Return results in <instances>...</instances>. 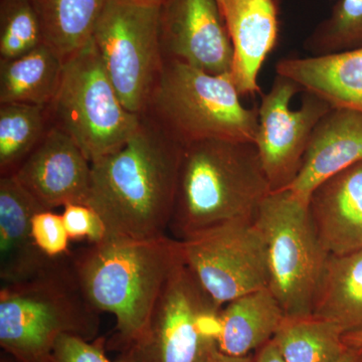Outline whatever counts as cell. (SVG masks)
<instances>
[{
    "mask_svg": "<svg viewBox=\"0 0 362 362\" xmlns=\"http://www.w3.org/2000/svg\"><path fill=\"white\" fill-rule=\"evenodd\" d=\"M183 146L142 115L125 144L90 163L86 204L101 216L106 239L166 235L173 214Z\"/></svg>",
    "mask_w": 362,
    "mask_h": 362,
    "instance_id": "1",
    "label": "cell"
},
{
    "mask_svg": "<svg viewBox=\"0 0 362 362\" xmlns=\"http://www.w3.org/2000/svg\"><path fill=\"white\" fill-rule=\"evenodd\" d=\"M272 192L252 142L206 139L183 146L168 232L185 242L254 223Z\"/></svg>",
    "mask_w": 362,
    "mask_h": 362,
    "instance_id": "2",
    "label": "cell"
},
{
    "mask_svg": "<svg viewBox=\"0 0 362 362\" xmlns=\"http://www.w3.org/2000/svg\"><path fill=\"white\" fill-rule=\"evenodd\" d=\"M71 261L90 303L115 316L116 333L108 346L121 352L141 334L185 257L182 243L166 235L151 240L105 239L71 252Z\"/></svg>",
    "mask_w": 362,
    "mask_h": 362,
    "instance_id": "3",
    "label": "cell"
},
{
    "mask_svg": "<svg viewBox=\"0 0 362 362\" xmlns=\"http://www.w3.org/2000/svg\"><path fill=\"white\" fill-rule=\"evenodd\" d=\"M100 315L78 283L71 254L52 259L35 277L0 288V346L18 362H51L61 335L96 339Z\"/></svg>",
    "mask_w": 362,
    "mask_h": 362,
    "instance_id": "4",
    "label": "cell"
},
{
    "mask_svg": "<svg viewBox=\"0 0 362 362\" xmlns=\"http://www.w3.org/2000/svg\"><path fill=\"white\" fill-rule=\"evenodd\" d=\"M240 98L232 73L214 75L164 59L142 115L181 146L206 139L255 143L258 107L247 108Z\"/></svg>",
    "mask_w": 362,
    "mask_h": 362,
    "instance_id": "5",
    "label": "cell"
},
{
    "mask_svg": "<svg viewBox=\"0 0 362 362\" xmlns=\"http://www.w3.org/2000/svg\"><path fill=\"white\" fill-rule=\"evenodd\" d=\"M47 113L51 125L70 136L90 163L122 147L142 119L121 102L93 39L64 59Z\"/></svg>",
    "mask_w": 362,
    "mask_h": 362,
    "instance_id": "6",
    "label": "cell"
},
{
    "mask_svg": "<svg viewBox=\"0 0 362 362\" xmlns=\"http://www.w3.org/2000/svg\"><path fill=\"white\" fill-rule=\"evenodd\" d=\"M254 223L266 243L268 288L285 315H312L329 254L317 235L308 204L290 189L272 192Z\"/></svg>",
    "mask_w": 362,
    "mask_h": 362,
    "instance_id": "7",
    "label": "cell"
},
{
    "mask_svg": "<svg viewBox=\"0 0 362 362\" xmlns=\"http://www.w3.org/2000/svg\"><path fill=\"white\" fill-rule=\"evenodd\" d=\"M221 310L183 261L141 334L119 357L126 362H209L218 349Z\"/></svg>",
    "mask_w": 362,
    "mask_h": 362,
    "instance_id": "8",
    "label": "cell"
},
{
    "mask_svg": "<svg viewBox=\"0 0 362 362\" xmlns=\"http://www.w3.org/2000/svg\"><path fill=\"white\" fill-rule=\"evenodd\" d=\"M162 4L111 0L92 39L107 75L126 108L142 115L164 64Z\"/></svg>",
    "mask_w": 362,
    "mask_h": 362,
    "instance_id": "9",
    "label": "cell"
},
{
    "mask_svg": "<svg viewBox=\"0 0 362 362\" xmlns=\"http://www.w3.org/2000/svg\"><path fill=\"white\" fill-rule=\"evenodd\" d=\"M181 243L185 264L221 308L268 287L266 243L256 223H235Z\"/></svg>",
    "mask_w": 362,
    "mask_h": 362,
    "instance_id": "10",
    "label": "cell"
},
{
    "mask_svg": "<svg viewBox=\"0 0 362 362\" xmlns=\"http://www.w3.org/2000/svg\"><path fill=\"white\" fill-rule=\"evenodd\" d=\"M299 92L296 83L277 74L258 106L255 145L272 192L286 189L296 180L312 133L332 108L321 98L303 92L301 106L292 110V98Z\"/></svg>",
    "mask_w": 362,
    "mask_h": 362,
    "instance_id": "11",
    "label": "cell"
},
{
    "mask_svg": "<svg viewBox=\"0 0 362 362\" xmlns=\"http://www.w3.org/2000/svg\"><path fill=\"white\" fill-rule=\"evenodd\" d=\"M160 40L164 59L214 75L232 71V42L218 0H165Z\"/></svg>",
    "mask_w": 362,
    "mask_h": 362,
    "instance_id": "12",
    "label": "cell"
},
{
    "mask_svg": "<svg viewBox=\"0 0 362 362\" xmlns=\"http://www.w3.org/2000/svg\"><path fill=\"white\" fill-rule=\"evenodd\" d=\"M90 162L76 142L51 126L21 163L14 177L44 209L86 204L90 185Z\"/></svg>",
    "mask_w": 362,
    "mask_h": 362,
    "instance_id": "13",
    "label": "cell"
},
{
    "mask_svg": "<svg viewBox=\"0 0 362 362\" xmlns=\"http://www.w3.org/2000/svg\"><path fill=\"white\" fill-rule=\"evenodd\" d=\"M308 211L328 254L362 250V160L320 183L309 197Z\"/></svg>",
    "mask_w": 362,
    "mask_h": 362,
    "instance_id": "14",
    "label": "cell"
},
{
    "mask_svg": "<svg viewBox=\"0 0 362 362\" xmlns=\"http://www.w3.org/2000/svg\"><path fill=\"white\" fill-rule=\"evenodd\" d=\"M233 47L232 76L240 96L259 92V71L278 40L275 0H223L221 7Z\"/></svg>",
    "mask_w": 362,
    "mask_h": 362,
    "instance_id": "15",
    "label": "cell"
},
{
    "mask_svg": "<svg viewBox=\"0 0 362 362\" xmlns=\"http://www.w3.org/2000/svg\"><path fill=\"white\" fill-rule=\"evenodd\" d=\"M361 160V112L331 108L317 124L296 180L286 189L308 204L320 183Z\"/></svg>",
    "mask_w": 362,
    "mask_h": 362,
    "instance_id": "16",
    "label": "cell"
},
{
    "mask_svg": "<svg viewBox=\"0 0 362 362\" xmlns=\"http://www.w3.org/2000/svg\"><path fill=\"white\" fill-rule=\"evenodd\" d=\"M44 211L14 175L0 176V281L16 284L37 276L49 265L35 245L32 221Z\"/></svg>",
    "mask_w": 362,
    "mask_h": 362,
    "instance_id": "17",
    "label": "cell"
},
{
    "mask_svg": "<svg viewBox=\"0 0 362 362\" xmlns=\"http://www.w3.org/2000/svg\"><path fill=\"white\" fill-rule=\"evenodd\" d=\"M276 71L332 108L362 113V47L328 56L283 59Z\"/></svg>",
    "mask_w": 362,
    "mask_h": 362,
    "instance_id": "18",
    "label": "cell"
},
{
    "mask_svg": "<svg viewBox=\"0 0 362 362\" xmlns=\"http://www.w3.org/2000/svg\"><path fill=\"white\" fill-rule=\"evenodd\" d=\"M285 317L268 287L243 295L221 308L218 349L228 356H251L270 341Z\"/></svg>",
    "mask_w": 362,
    "mask_h": 362,
    "instance_id": "19",
    "label": "cell"
},
{
    "mask_svg": "<svg viewBox=\"0 0 362 362\" xmlns=\"http://www.w3.org/2000/svg\"><path fill=\"white\" fill-rule=\"evenodd\" d=\"M312 315L337 324L344 334L362 331V250L329 255Z\"/></svg>",
    "mask_w": 362,
    "mask_h": 362,
    "instance_id": "20",
    "label": "cell"
},
{
    "mask_svg": "<svg viewBox=\"0 0 362 362\" xmlns=\"http://www.w3.org/2000/svg\"><path fill=\"white\" fill-rule=\"evenodd\" d=\"M64 59L42 44L20 58L0 59V104L47 106L58 90Z\"/></svg>",
    "mask_w": 362,
    "mask_h": 362,
    "instance_id": "21",
    "label": "cell"
},
{
    "mask_svg": "<svg viewBox=\"0 0 362 362\" xmlns=\"http://www.w3.org/2000/svg\"><path fill=\"white\" fill-rule=\"evenodd\" d=\"M42 23L44 42L65 59L92 39L95 26L111 0H32Z\"/></svg>",
    "mask_w": 362,
    "mask_h": 362,
    "instance_id": "22",
    "label": "cell"
},
{
    "mask_svg": "<svg viewBox=\"0 0 362 362\" xmlns=\"http://www.w3.org/2000/svg\"><path fill=\"white\" fill-rule=\"evenodd\" d=\"M343 335L326 319L286 316L273 340L287 362H335L349 347Z\"/></svg>",
    "mask_w": 362,
    "mask_h": 362,
    "instance_id": "23",
    "label": "cell"
},
{
    "mask_svg": "<svg viewBox=\"0 0 362 362\" xmlns=\"http://www.w3.org/2000/svg\"><path fill=\"white\" fill-rule=\"evenodd\" d=\"M51 126L47 106L0 104V176L13 175Z\"/></svg>",
    "mask_w": 362,
    "mask_h": 362,
    "instance_id": "24",
    "label": "cell"
},
{
    "mask_svg": "<svg viewBox=\"0 0 362 362\" xmlns=\"http://www.w3.org/2000/svg\"><path fill=\"white\" fill-rule=\"evenodd\" d=\"M312 57L328 56L362 47V0H338L329 18L307 37Z\"/></svg>",
    "mask_w": 362,
    "mask_h": 362,
    "instance_id": "25",
    "label": "cell"
},
{
    "mask_svg": "<svg viewBox=\"0 0 362 362\" xmlns=\"http://www.w3.org/2000/svg\"><path fill=\"white\" fill-rule=\"evenodd\" d=\"M45 44L32 0H0V59L9 61Z\"/></svg>",
    "mask_w": 362,
    "mask_h": 362,
    "instance_id": "26",
    "label": "cell"
},
{
    "mask_svg": "<svg viewBox=\"0 0 362 362\" xmlns=\"http://www.w3.org/2000/svg\"><path fill=\"white\" fill-rule=\"evenodd\" d=\"M32 233L35 245L47 258H63L71 254V240L62 214L49 209L37 211L33 218Z\"/></svg>",
    "mask_w": 362,
    "mask_h": 362,
    "instance_id": "27",
    "label": "cell"
},
{
    "mask_svg": "<svg viewBox=\"0 0 362 362\" xmlns=\"http://www.w3.org/2000/svg\"><path fill=\"white\" fill-rule=\"evenodd\" d=\"M62 218L69 238L74 242L87 240L89 245H94L106 239L107 228L103 220L87 204H66Z\"/></svg>",
    "mask_w": 362,
    "mask_h": 362,
    "instance_id": "28",
    "label": "cell"
},
{
    "mask_svg": "<svg viewBox=\"0 0 362 362\" xmlns=\"http://www.w3.org/2000/svg\"><path fill=\"white\" fill-rule=\"evenodd\" d=\"M106 339L98 337L93 341L76 335H61L54 342L51 362H115L106 354Z\"/></svg>",
    "mask_w": 362,
    "mask_h": 362,
    "instance_id": "29",
    "label": "cell"
},
{
    "mask_svg": "<svg viewBox=\"0 0 362 362\" xmlns=\"http://www.w3.org/2000/svg\"><path fill=\"white\" fill-rule=\"evenodd\" d=\"M252 362H287L281 354L273 338L257 350Z\"/></svg>",
    "mask_w": 362,
    "mask_h": 362,
    "instance_id": "30",
    "label": "cell"
},
{
    "mask_svg": "<svg viewBox=\"0 0 362 362\" xmlns=\"http://www.w3.org/2000/svg\"><path fill=\"white\" fill-rule=\"evenodd\" d=\"M254 361V354L247 356H232L223 354L218 349H214L209 362H252Z\"/></svg>",
    "mask_w": 362,
    "mask_h": 362,
    "instance_id": "31",
    "label": "cell"
},
{
    "mask_svg": "<svg viewBox=\"0 0 362 362\" xmlns=\"http://www.w3.org/2000/svg\"><path fill=\"white\" fill-rule=\"evenodd\" d=\"M335 362H362V349L349 346Z\"/></svg>",
    "mask_w": 362,
    "mask_h": 362,
    "instance_id": "32",
    "label": "cell"
},
{
    "mask_svg": "<svg viewBox=\"0 0 362 362\" xmlns=\"http://www.w3.org/2000/svg\"><path fill=\"white\" fill-rule=\"evenodd\" d=\"M343 341L347 346L361 347L362 349V331L361 332L346 333L343 335Z\"/></svg>",
    "mask_w": 362,
    "mask_h": 362,
    "instance_id": "33",
    "label": "cell"
},
{
    "mask_svg": "<svg viewBox=\"0 0 362 362\" xmlns=\"http://www.w3.org/2000/svg\"><path fill=\"white\" fill-rule=\"evenodd\" d=\"M0 362H18L16 361V359L13 358V357H11L9 356V354H1V356H0Z\"/></svg>",
    "mask_w": 362,
    "mask_h": 362,
    "instance_id": "34",
    "label": "cell"
},
{
    "mask_svg": "<svg viewBox=\"0 0 362 362\" xmlns=\"http://www.w3.org/2000/svg\"><path fill=\"white\" fill-rule=\"evenodd\" d=\"M135 1L149 4H163V2L165 1V0H135Z\"/></svg>",
    "mask_w": 362,
    "mask_h": 362,
    "instance_id": "35",
    "label": "cell"
},
{
    "mask_svg": "<svg viewBox=\"0 0 362 362\" xmlns=\"http://www.w3.org/2000/svg\"><path fill=\"white\" fill-rule=\"evenodd\" d=\"M115 362H126L124 359L121 358V357L118 356V358L116 359Z\"/></svg>",
    "mask_w": 362,
    "mask_h": 362,
    "instance_id": "36",
    "label": "cell"
},
{
    "mask_svg": "<svg viewBox=\"0 0 362 362\" xmlns=\"http://www.w3.org/2000/svg\"><path fill=\"white\" fill-rule=\"evenodd\" d=\"M218 4H220L221 9V7H223V0H218ZM221 13H223V11H221Z\"/></svg>",
    "mask_w": 362,
    "mask_h": 362,
    "instance_id": "37",
    "label": "cell"
}]
</instances>
